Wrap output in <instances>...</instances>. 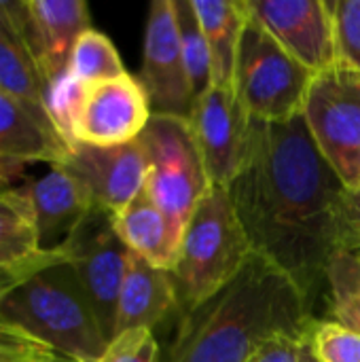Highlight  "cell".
Listing matches in <instances>:
<instances>
[{
    "label": "cell",
    "mask_w": 360,
    "mask_h": 362,
    "mask_svg": "<svg viewBox=\"0 0 360 362\" xmlns=\"http://www.w3.org/2000/svg\"><path fill=\"white\" fill-rule=\"evenodd\" d=\"M252 252L274 263L308 297L327 286V267L346 246L348 187L318 151L303 115L282 123L250 119L242 172L227 189Z\"/></svg>",
    "instance_id": "6da1fadb"
},
{
    "label": "cell",
    "mask_w": 360,
    "mask_h": 362,
    "mask_svg": "<svg viewBox=\"0 0 360 362\" xmlns=\"http://www.w3.org/2000/svg\"><path fill=\"white\" fill-rule=\"evenodd\" d=\"M316 318L303 291L267 259L187 312L163 362H250L276 337L308 339Z\"/></svg>",
    "instance_id": "7a4b0ae2"
},
{
    "label": "cell",
    "mask_w": 360,
    "mask_h": 362,
    "mask_svg": "<svg viewBox=\"0 0 360 362\" xmlns=\"http://www.w3.org/2000/svg\"><path fill=\"white\" fill-rule=\"evenodd\" d=\"M0 316L57 354L98 362L108 341L70 263L51 265L0 299Z\"/></svg>",
    "instance_id": "3957f363"
},
{
    "label": "cell",
    "mask_w": 360,
    "mask_h": 362,
    "mask_svg": "<svg viewBox=\"0 0 360 362\" xmlns=\"http://www.w3.org/2000/svg\"><path fill=\"white\" fill-rule=\"evenodd\" d=\"M252 246L227 189L212 187L191 214L170 278L182 314L227 286L252 259Z\"/></svg>",
    "instance_id": "277c9868"
},
{
    "label": "cell",
    "mask_w": 360,
    "mask_h": 362,
    "mask_svg": "<svg viewBox=\"0 0 360 362\" xmlns=\"http://www.w3.org/2000/svg\"><path fill=\"white\" fill-rule=\"evenodd\" d=\"M314 76L248 15L238 49L233 89L250 119L282 123L303 115Z\"/></svg>",
    "instance_id": "5b68a950"
},
{
    "label": "cell",
    "mask_w": 360,
    "mask_h": 362,
    "mask_svg": "<svg viewBox=\"0 0 360 362\" xmlns=\"http://www.w3.org/2000/svg\"><path fill=\"white\" fill-rule=\"evenodd\" d=\"M140 142L149 165L144 191L182 233L191 214L212 189L189 119L151 115Z\"/></svg>",
    "instance_id": "8992f818"
},
{
    "label": "cell",
    "mask_w": 360,
    "mask_h": 362,
    "mask_svg": "<svg viewBox=\"0 0 360 362\" xmlns=\"http://www.w3.org/2000/svg\"><path fill=\"white\" fill-rule=\"evenodd\" d=\"M306 125L348 189L360 182V72L335 64L318 72L310 85Z\"/></svg>",
    "instance_id": "52a82bcc"
},
{
    "label": "cell",
    "mask_w": 360,
    "mask_h": 362,
    "mask_svg": "<svg viewBox=\"0 0 360 362\" xmlns=\"http://www.w3.org/2000/svg\"><path fill=\"white\" fill-rule=\"evenodd\" d=\"M62 248L110 344L115 339L117 303L129 257L127 246L115 231L112 214L93 206Z\"/></svg>",
    "instance_id": "ba28073f"
},
{
    "label": "cell",
    "mask_w": 360,
    "mask_h": 362,
    "mask_svg": "<svg viewBox=\"0 0 360 362\" xmlns=\"http://www.w3.org/2000/svg\"><path fill=\"white\" fill-rule=\"evenodd\" d=\"M189 125L212 187L229 189L244 168L250 117L236 89L212 87L195 100Z\"/></svg>",
    "instance_id": "9c48e42d"
},
{
    "label": "cell",
    "mask_w": 360,
    "mask_h": 362,
    "mask_svg": "<svg viewBox=\"0 0 360 362\" xmlns=\"http://www.w3.org/2000/svg\"><path fill=\"white\" fill-rule=\"evenodd\" d=\"M138 81L149 98L153 115L191 117L193 93L185 70L174 0H155L151 4Z\"/></svg>",
    "instance_id": "30bf717a"
},
{
    "label": "cell",
    "mask_w": 360,
    "mask_h": 362,
    "mask_svg": "<svg viewBox=\"0 0 360 362\" xmlns=\"http://www.w3.org/2000/svg\"><path fill=\"white\" fill-rule=\"evenodd\" d=\"M248 15L314 74L337 64L333 13L327 0H246Z\"/></svg>",
    "instance_id": "8fae6325"
},
{
    "label": "cell",
    "mask_w": 360,
    "mask_h": 362,
    "mask_svg": "<svg viewBox=\"0 0 360 362\" xmlns=\"http://www.w3.org/2000/svg\"><path fill=\"white\" fill-rule=\"evenodd\" d=\"M149 98L129 72L87 85L74 125V140L93 146H117L140 138L151 119Z\"/></svg>",
    "instance_id": "7c38bea8"
},
{
    "label": "cell",
    "mask_w": 360,
    "mask_h": 362,
    "mask_svg": "<svg viewBox=\"0 0 360 362\" xmlns=\"http://www.w3.org/2000/svg\"><path fill=\"white\" fill-rule=\"evenodd\" d=\"M59 165L85 187L93 206L110 214L121 212L144 189L149 170L140 138L117 146L76 142Z\"/></svg>",
    "instance_id": "4fadbf2b"
},
{
    "label": "cell",
    "mask_w": 360,
    "mask_h": 362,
    "mask_svg": "<svg viewBox=\"0 0 360 362\" xmlns=\"http://www.w3.org/2000/svg\"><path fill=\"white\" fill-rule=\"evenodd\" d=\"M47 89L49 78L32 38L25 2L0 0V91L55 129L47 112Z\"/></svg>",
    "instance_id": "5bb4252c"
},
{
    "label": "cell",
    "mask_w": 360,
    "mask_h": 362,
    "mask_svg": "<svg viewBox=\"0 0 360 362\" xmlns=\"http://www.w3.org/2000/svg\"><path fill=\"white\" fill-rule=\"evenodd\" d=\"M66 250H42L25 185L0 195V299L34 274L66 263Z\"/></svg>",
    "instance_id": "9a60e30c"
},
{
    "label": "cell",
    "mask_w": 360,
    "mask_h": 362,
    "mask_svg": "<svg viewBox=\"0 0 360 362\" xmlns=\"http://www.w3.org/2000/svg\"><path fill=\"white\" fill-rule=\"evenodd\" d=\"M25 191L42 250L62 248L93 208L85 187L64 165H51L45 176L25 182Z\"/></svg>",
    "instance_id": "2e32d148"
},
{
    "label": "cell",
    "mask_w": 360,
    "mask_h": 362,
    "mask_svg": "<svg viewBox=\"0 0 360 362\" xmlns=\"http://www.w3.org/2000/svg\"><path fill=\"white\" fill-rule=\"evenodd\" d=\"M32 38L36 42L49 83L68 70L74 42L91 28L83 0H23Z\"/></svg>",
    "instance_id": "e0dca14e"
},
{
    "label": "cell",
    "mask_w": 360,
    "mask_h": 362,
    "mask_svg": "<svg viewBox=\"0 0 360 362\" xmlns=\"http://www.w3.org/2000/svg\"><path fill=\"white\" fill-rule=\"evenodd\" d=\"M174 308H178V303L170 272L159 269L142 257L129 252L117 303L115 337L134 329L153 331V327Z\"/></svg>",
    "instance_id": "ac0fdd59"
},
{
    "label": "cell",
    "mask_w": 360,
    "mask_h": 362,
    "mask_svg": "<svg viewBox=\"0 0 360 362\" xmlns=\"http://www.w3.org/2000/svg\"><path fill=\"white\" fill-rule=\"evenodd\" d=\"M112 225L129 252L159 269L170 272L174 267L182 233L144 189L121 212L112 214Z\"/></svg>",
    "instance_id": "d6986e66"
},
{
    "label": "cell",
    "mask_w": 360,
    "mask_h": 362,
    "mask_svg": "<svg viewBox=\"0 0 360 362\" xmlns=\"http://www.w3.org/2000/svg\"><path fill=\"white\" fill-rule=\"evenodd\" d=\"M70 146L47 123H42L21 102L0 91V157L19 161H42L59 165Z\"/></svg>",
    "instance_id": "ffe728a7"
},
{
    "label": "cell",
    "mask_w": 360,
    "mask_h": 362,
    "mask_svg": "<svg viewBox=\"0 0 360 362\" xmlns=\"http://www.w3.org/2000/svg\"><path fill=\"white\" fill-rule=\"evenodd\" d=\"M212 55L214 85L233 89L238 49L248 21L246 0H191Z\"/></svg>",
    "instance_id": "44dd1931"
},
{
    "label": "cell",
    "mask_w": 360,
    "mask_h": 362,
    "mask_svg": "<svg viewBox=\"0 0 360 362\" xmlns=\"http://www.w3.org/2000/svg\"><path fill=\"white\" fill-rule=\"evenodd\" d=\"M331 320L360 333V248L346 246L327 267Z\"/></svg>",
    "instance_id": "7402d4cb"
},
{
    "label": "cell",
    "mask_w": 360,
    "mask_h": 362,
    "mask_svg": "<svg viewBox=\"0 0 360 362\" xmlns=\"http://www.w3.org/2000/svg\"><path fill=\"white\" fill-rule=\"evenodd\" d=\"M174 4H176V19H178L185 70L189 76L193 104H195V100H199L214 87L212 55H210L208 40L202 32L199 19L193 11V2L191 0H174Z\"/></svg>",
    "instance_id": "603a6c76"
},
{
    "label": "cell",
    "mask_w": 360,
    "mask_h": 362,
    "mask_svg": "<svg viewBox=\"0 0 360 362\" xmlns=\"http://www.w3.org/2000/svg\"><path fill=\"white\" fill-rule=\"evenodd\" d=\"M68 72L85 85L127 74L112 40L89 28L79 36L68 59Z\"/></svg>",
    "instance_id": "cb8c5ba5"
},
{
    "label": "cell",
    "mask_w": 360,
    "mask_h": 362,
    "mask_svg": "<svg viewBox=\"0 0 360 362\" xmlns=\"http://www.w3.org/2000/svg\"><path fill=\"white\" fill-rule=\"evenodd\" d=\"M87 85L74 78L68 70L59 74L55 81L49 83L47 89V112L59 132V136L66 140V144L72 148L76 144L74 140V125L83 106Z\"/></svg>",
    "instance_id": "d4e9b609"
},
{
    "label": "cell",
    "mask_w": 360,
    "mask_h": 362,
    "mask_svg": "<svg viewBox=\"0 0 360 362\" xmlns=\"http://www.w3.org/2000/svg\"><path fill=\"white\" fill-rule=\"evenodd\" d=\"M308 346L318 362H360V333L333 320H316Z\"/></svg>",
    "instance_id": "484cf974"
},
{
    "label": "cell",
    "mask_w": 360,
    "mask_h": 362,
    "mask_svg": "<svg viewBox=\"0 0 360 362\" xmlns=\"http://www.w3.org/2000/svg\"><path fill=\"white\" fill-rule=\"evenodd\" d=\"M337 64L360 72V0L331 2Z\"/></svg>",
    "instance_id": "4316f807"
},
{
    "label": "cell",
    "mask_w": 360,
    "mask_h": 362,
    "mask_svg": "<svg viewBox=\"0 0 360 362\" xmlns=\"http://www.w3.org/2000/svg\"><path fill=\"white\" fill-rule=\"evenodd\" d=\"M159 346L151 329H134L117 335L98 362H157Z\"/></svg>",
    "instance_id": "83f0119b"
},
{
    "label": "cell",
    "mask_w": 360,
    "mask_h": 362,
    "mask_svg": "<svg viewBox=\"0 0 360 362\" xmlns=\"http://www.w3.org/2000/svg\"><path fill=\"white\" fill-rule=\"evenodd\" d=\"M306 339L297 337H276L267 346L259 350V354L250 362H299L301 358V344Z\"/></svg>",
    "instance_id": "f1b7e54d"
},
{
    "label": "cell",
    "mask_w": 360,
    "mask_h": 362,
    "mask_svg": "<svg viewBox=\"0 0 360 362\" xmlns=\"http://www.w3.org/2000/svg\"><path fill=\"white\" fill-rule=\"evenodd\" d=\"M38 348H49V346L32 339L21 329L13 327L0 316V352H23V350H38Z\"/></svg>",
    "instance_id": "f546056e"
},
{
    "label": "cell",
    "mask_w": 360,
    "mask_h": 362,
    "mask_svg": "<svg viewBox=\"0 0 360 362\" xmlns=\"http://www.w3.org/2000/svg\"><path fill=\"white\" fill-rule=\"evenodd\" d=\"M344 212H346V223L354 240L360 244V182L356 187L346 191L344 199Z\"/></svg>",
    "instance_id": "4dcf8cb0"
},
{
    "label": "cell",
    "mask_w": 360,
    "mask_h": 362,
    "mask_svg": "<svg viewBox=\"0 0 360 362\" xmlns=\"http://www.w3.org/2000/svg\"><path fill=\"white\" fill-rule=\"evenodd\" d=\"M25 168L28 161H19V159H2L0 157V191H8L15 189L19 180H23L25 176Z\"/></svg>",
    "instance_id": "1f68e13d"
},
{
    "label": "cell",
    "mask_w": 360,
    "mask_h": 362,
    "mask_svg": "<svg viewBox=\"0 0 360 362\" xmlns=\"http://www.w3.org/2000/svg\"><path fill=\"white\" fill-rule=\"evenodd\" d=\"M55 352L51 348L23 350V352H0V362H53Z\"/></svg>",
    "instance_id": "d6a6232c"
},
{
    "label": "cell",
    "mask_w": 360,
    "mask_h": 362,
    "mask_svg": "<svg viewBox=\"0 0 360 362\" xmlns=\"http://www.w3.org/2000/svg\"><path fill=\"white\" fill-rule=\"evenodd\" d=\"M299 362H318L314 358V354H312V350H310V346H308V339L301 344V358Z\"/></svg>",
    "instance_id": "836d02e7"
},
{
    "label": "cell",
    "mask_w": 360,
    "mask_h": 362,
    "mask_svg": "<svg viewBox=\"0 0 360 362\" xmlns=\"http://www.w3.org/2000/svg\"><path fill=\"white\" fill-rule=\"evenodd\" d=\"M53 362H83V361H76V358H72V356H66V354H57V352H55V361Z\"/></svg>",
    "instance_id": "e575fe53"
}]
</instances>
